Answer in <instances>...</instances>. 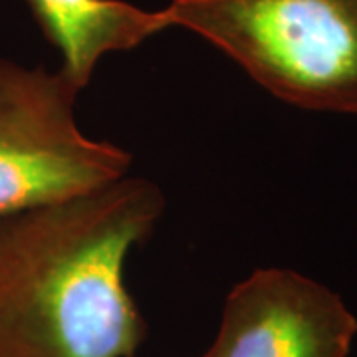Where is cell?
Here are the masks:
<instances>
[{"instance_id": "obj_2", "label": "cell", "mask_w": 357, "mask_h": 357, "mask_svg": "<svg viewBox=\"0 0 357 357\" xmlns=\"http://www.w3.org/2000/svg\"><path fill=\"white\" fill-rule=\"evenodd\" d=\"M161 13L282 102L357 115V0H173Z\"/></svg>"}, {"instance_id": "obj_5", "label": "cell", "mask_w": 357, "mask_h": 357, "mask_svg": "<svg viewBox=\"0 0 357 357\" xmlns=\"http://www.w3.org/2000/svg\"><path fill=\"white\" fill-rule=\"evenodd\" d=\"M46 40L62 56V74L79 91L112 52H126L169 28L161 10L123 0H28Z\"/></svg>"}, {"instance_id": "obj_4", "label": "cell", "mask_w": 357, "mask_h": 357, "mask_svg": "<svg viewBox=\"0 0 357 357\" xmlns=\"http://www.w3.org/2000/svg\"><path fill=\"white\" fill-rule=\"evenodd\" d=\"M356 335L340 294L290 268H258L229 292L203 357H347Z\"/></svg>"}, {"instance_id": "obj_3", "label": "cell", "mask_w": 357, "mask_h": 357, "mask_svg": "<svg viewBox=\"0 0 357 357\" xmlns=\"http://www.w3.org/2000/svg\"><path fill=\"white\" fill-rule=\"evenodd\" d=\"M77 96L62 70L0 58V217L62 203L128 175L131 153L77 128Z\"/></svg>"}, {"instance_id": "obj_1", "label": "cell", "mask_w": 357, "mask_h": 357, "mask_svg": "<svg viewBox=\"0 0 357 357\" xmlns=\"http://www.w3.org/2000/svg\"><path fill=\"white\" fill-rule=\"evenodd\" d=\"M163 211L155 183L126 175L0 217V357H135L147 324L126 262Z\"/></svg>"}]
</instances>
